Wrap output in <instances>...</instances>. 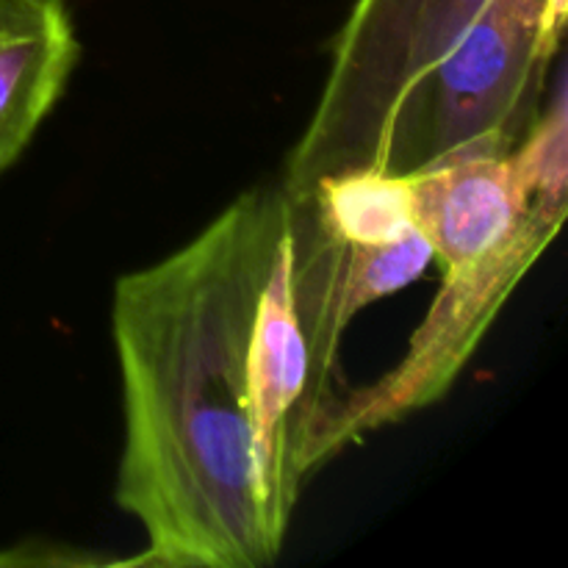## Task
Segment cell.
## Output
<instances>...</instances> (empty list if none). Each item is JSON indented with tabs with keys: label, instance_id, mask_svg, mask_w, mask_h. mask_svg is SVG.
Here are the masks:
<instances>
[{
	"label": "cell",
	"instance_id": "1",
	"mask_svg": "<svg viewBox=\"0 0 568 568\" xmlns=\"http://www.w3.org/2000/svg\"><path fill=\"white\" fill-rule=\"evenodd\" d=\"M292 205L250 189L192 242L116 281L114 497L148 538L133 564L264 568L283 552L300 491L264 447L253 325Z\"/></svg>",
	"mask_w": 568,
	"mask_h": 568
},
{
	"label": "cell",
	"instance_id": "2",
	"mask_svg": "<svg viewBox=\"0 0 568 568\" xmlns=\"http://www.w3.org/2000/svg\"><path fill=\"white\" fill-rule=\"evenodd\" d=\"M416 227L444 272L469 270L530 242H549L566 205L532 197L514 155L480 150L410 172Z\"/></svg>",
	"mask_w": 568,
	"mask_h": 568
},
{
	"label": "cell",
	"instance_id": "3",
	"mask_svg": "<svg viewBox=\"0 0 568 568\" xmlns=\"http://www.w3.org/2000/svg\"><path fill=\"white\" fill-rule=\"evenodd\" d=\"M78 61L67 0H0V175L26 153Z\"/></svg>",
	"mask_w": 568,
	"mask_h": 568
},
{
	"label": "cell",
	"instance_id": "4",
	"mask_svg": "<svg viewBox=\"0 0 568 568\" xmlns=\"http://www.w3.org/2000/svg\"><path fill=\"white\" fill-rule=\"evenodd\" d=\"M311 216L336 244H388L419 231L410 172L394 175L381 166L325 178Z\"/></svg>",
	"mask_w": 568,
	"mask_h": 568
},
{
	"label": "cell",
	"instance_id": "5",
	"mask_svg": "<svg viewBox=\"0 0 568 568\" xmlns=\"http://www.w3.org/2000/svg\"><path fill=\"white\" fill-rule=\"evenodd\" d=\"M430 261L433 247L419 231L388 244H336L331 270V325L336 336L366 305L419 281Z\"/></svg>",
	"mask_w": 568,
	"mask_h": 568
},
{
	"label": "cell",
	"instance_id": "6",
	"mask_svg": "<svg viewBox=\"0 0 568 568\" xmlns=\"http://www.w3.org/2000/svg\"><path fill=\"white\" fill-rule=\"evenodd\" d=\"M521 178L532 197L552 205H566V100L558 89L555 109L527 133L525 144L514 153Z\"/></svg>",
	"mask_w": 568,
	"mask_h": 568
},
{
	"label": "cell",
	"instance_id": "7",
	"mask_svg": "<svg viewBox=\"0 0 568 568\" xmlns=\"http://www.w3.org/2000/svg\"><path fill=\"white\" fill-rule=\"evenodd\" d=\"M425 0H364L361 17H392L403 11H419Z\"/></svg>",
	"mask_w": 568,
	"mask_h": 568
}]
</instances>
